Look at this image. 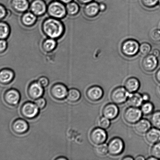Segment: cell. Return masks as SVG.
<instances>
[{
	"label": "cell",
	"mask_w": 160,
	"mask_h": 160,
	"mask_svg": "<svg viewBox=\"0 0 160 160\" xmlns=\"http://www.w3.org/2000/svg\"><path fill=\"white\" fill-rule=\"evenodd\" d=\"M150 38L155 42H160V29L153 30L150 32Z\"/></svg>",
	"instance_id": "d590c367"
},
{
	"label": "cell",
	"mask_w": 160,
	"mask_h": 160,
	"mask_svg": "<svg viewBox=\"0 0 160 160\" xmlns=\"http://www.w3.org/2000/svg\"><path fill=\"white\" fill-rule=\"evenodd\" d=\"M11 8L18 13H24L29 8L30 4L28 0H12Z\"/></svg>",
	"instance_id": "ac0fdd59"
},
{
	"label": "cell",
	"mask_w": 160,
	"mask_h": 160,
	"mask_svg": "<svg viewBox=\"0 0 160 160\" xmlns=\"http://www.w3.org/2000/svg\"><path fill=\"white\" fill-rule=\"evenodd\" d=\"M152 125L150 121L146 119H141L135 124L134 129L139 134H146L151 128Z\"/></svg>",
	"instance_id": "d6986e66"
},
{
	"label": "cell",
	"mask_w": 160,
	"mask_h": 160,
	"mask_svg": "<svg viewBox=\"0 0 160 160\" xmlns=\"http://www.w3.org/2000/svg\"><path fill=\"white\" fill-rule=\"evenodd\" d=\"M152 54L158 58L160 55V51L159 49H155L153 50Z\"/></svg>",
	"instance_id": "ee69618b"
},
{
	"label": "cell",
	"mask_w": 160,
	"mask_h": 160,
	"mask_svg": "<svg viewBox=\"0 0 160 160\" xmlns=\"http://www.w3.org/2000/svg\"><path fill=\"white\" fill-rule=\"evenodd\" d=\"M12 129L15 134H25L29 130V125L26 120L21 118L16 119L12 124Z\"/></svg>",
	"instance_id": "2e32d148"
},
{
	"label": "cell",
	"mask_w": 160,
	"mask_h": 160,
	"mask_svg": "<svg viewBox=\"0 0 160 160\" xmlns=\"http://www.w3.org/2000/svg\"><path fill=\"white\" fill-rule=\"evenodd\" d=\"M56 160H67L68 159H67V158H65V157H60L56 158V159H55Z\"/></svg>",
	"instance_id": "681fc988"
},
{
	"label": "cell",
	"mask_w": 160,
	"mask_h": 160,
	"mask_svg": "<svg viewBox=\"0 0 160 160\" xmlns=\"http://www.w3.org/2000/svg\"><path fill=\"white\" fill-rule=\"evenodd\" d=\"M124 87L130 93L136 92L140 87V81L137 78H130L125 81Z\"/></svg>",
	"instance_id": "44dd1931"
},
{
	"label": "cell",
	"mask_w": 160,
	"mask_h": 160,
	"mask_svg": "<svg viewBox=\"0 0 160 160\" xmlns=\"http://www.w3.org/2000/svg\"><path fill=\"white\" fill-rule=\"evenodd\" d=\"M15 73L12 70L4 68L0 70V82L3 84H8L13 81Z\"/></svg>",
	"instance_id": "603a6c76"
},
{
	"label": "cell",
	"mask_w": 160,
	"mask_h": 160,
	"mask_svg": "<svg viewBox=\"0 0 160 160\" xmlns=\"http://www.w3.org/2000/svg\"><path fill=\"white\" fill-rule=\"evenodd\" d=\"M21 115L28 119L35 118L38 116L39 108L35 103L27 102L23 103L20 109Z\"/></svg>",
	"instance_id": "8992f818"
},
{
	"label": "cell",
	"mask_w": 160,
	"mask_h": 160,
	"mask_svg": "<svg viewBox=\"0 0 160 160\" xmlns=\"http://www.w3.org/2000/svg\"><path fill=\"white\" fill-rule=\"evenodd\" d=\"M127 101L130 106L137 108L142 106L144 102L142 94L137 92L130 93Z\"/></svg>",
	"instance_id": "7402d4cb"
},
{
	"label": "cell",
	"mask_w": 160,
	"mask_h": 160,
	"mask_svg": "<svg viewBox=\"0 0 160 160\" xmlns=\"http://www.w3.org/2000/svg\"><path fill=\"white\" fill-rule=\"evenodd\" d=\"M134 159V158H133L132 157L130 156H125L122 159V160H133Z\"/></svg>",
	"instance_id": "7dc6e473"
},
{
	"label": "cell",
	"mask_w": 160,
	"mask_h": 160,
	"mask_svg": "<svg viewBox=\"0 0 160 160\" xmlns=\"http://www.w3.org/2000/svg\"><path fill=\"white\" fill-rule=\"evenodd\" d=\"M107 145L109 153L113 156H120L125 149L124 142L120 138H113L110 141Z\"/></svg>",
	"instance_id": "5b68a950"
},
{
	"label": "cell",
	"mask_w": 160,
	"mask_h": 160,
	"mask_svg": "<svg viewBox=\"0 0 160 160\" xmlns=\"http://www.w3.org/2000/svg\"><path fill=\"white\" fill-rule=\"evenodd\" d=\"M141 107V110L142 114L146 116L152 114L154 111V105L149 101L145 102Z\"/></svg>",
	"instance_id": "f1b7e54d"
},
{
	"label": "cell",
	"mask_w": 160,
	"mask_h": 160,
	"mask_svg": "<svg viewBox=\"0 0 160 160\" xmlns=\"http://www.w3.org/2000/svg\"><path fill=\"white\" fill-rule=\"evenodd\" d=\"M100 12L98 3L93 1L85 4L83 9L84 15L89 18L96 17Z\"/></svg>",
	"instance_id": "e0dca14e"
},
{
	"label": "cell",
	"mask_w": 160,
	"mask_h": 160,
	"mask_svg": "<svg viewBox=\"0 0 160 160\" xmlns=\"http://www.w3.org/2000/svg\"><path fill=\"white\" fill-rule=\"evenodd\" d=\"M95 152L98 156L100 157L106 156L109 153L108 145L105 143L97 145L95 147Z\"/></svg>",
	"instance_id": "4dcf8cb0"
},
{
	"label": "cell",
	"mask_w": 160,
	"mask_h": 160,
	"mask_svg": "<svg viewBox=\"0 0 160 160\" xmlns=\"http://www.w3.org/2000/svg\"><path fill=\"white\" fill-rule=\"evenodd\" d=\"M37 82L43 88L46 87L49 84V81L48 79L45 77H42L39 78Z\"/></svg>",
	"instance_id": "ab89813d"
},
{
	"label": "cell",
	"mask_w": 160,
	"mask_h": 160,
	"mask_svg": "<svg viewBox=\"0 0 160 160\" xmlns=\"http://www.w3.org/2000/svg\"><path fill=\"white\" fill-rule=\"evenodd\" d=\"M86 94L87 98L90 101L97 102L102 98L104 95V91L99 86H93L87 89Z\"/></svg>",
	"instance_id": "4fadbf2b"
},
{
	"label": "cell",
	"mask_w": 160,
	"mask_h": 160,
	"mask_svg": "<svg viewBox=\"0 0 160 160\" xmlns=\"http://www.w3.org/2000/svg\"><path fill=\"white\" fill-rule=\"evenodd\" d=\"M158 93H159V95L160 97V86H159V88H158Z\"/></svg>",
	"instance_id": "816d5d0a"
},
{
	"label": "cell",
	"mask_w": 160,
	"mask_h": 160,
	"mask_svg": "<svg viewBox=\"0 0 160 160\" xmlns=\"http://www.w3.org/2000/svg\"><path fill=\"white\" fill-rule=\"evenodd\" d=\"M100 12H103L106 9V6L105 3H101L99 4Z\"/></svg>",
	"instance_id": "60d3db41"
},
{
	"label": "cell",
	"mask_w": 160,
	"mask_h": 160,
	"mask_svg": "<svg viewBox=\"0 0 160 160\" xmlns=\"http://www.w3.org/2000/svg\"><path fill=\"white\" fill-rule=\"evenodd\" d=\"M42 28L45 35L55 40L62 37L65 32L63 23L59 19L51 17L44 20Z\"/></svg>",
	"instance_id": "6da1fadb"
},
{
	"label": "cell",
	"mask_w": 160,
	"mask_h": 160,
	"mask_svg": "<svg viewBox=\"0 0 160 160\" xmlns=\"http://www.w3.org/2000/svg\"><path fill=\"white\" fill-rule=\"evenodd\" d=\"M57 45L55 39L48 38L43 42L42 47L44 51L45 52H50L55 49Z\"/></svg>",
	"instance_id": "d4e9b609"
},
{
	"label": "cell",
	"mask_w": 160,
	"mask_h": 160,
	"mask_svg": "<svg viewBox=\"0 0 160 160\" xmlns=\"http://www.w3.org/2000/svg\"><path fill=\"white\" fill-rule=\"evenodd\" d=\"M37 20V16L31 12H25L21 18L22 24L27 27L34 26Z\"/></svg>",
	"instance_id": "cb8c5ba5"
},
{
	"label": "cell",
	"mask_w": 160,
	"mask_h": 160,
	"mask_svg": "<svg viewBox=\"0 0 160 160\" xmlns=\"http://www.w3.org/2000/svg\"><path fill=\"white\" fill-rule=\"evenodd\" d=\"M135 160H145V158H144V157L142 156H139L136 157L135 159H134Z\"/></svg>",
	"instance_id": "c3c4849f"
},
{
	"label": "cell",
	"mask_w": 160,
	"mask_h": 160,
	"mask_svg": "<svg viewBox=\"0 0 160 160\" xmlns=\"http://www.w3.org/2000/svg\"><path fill=\"white\" fill-rule=\"evenodd\" d=\"M152 156L160 160V142L153 145L151 149Z\"/></svg>",
	"instance_id": "836d02e7"
},
{
	"label": "cell",
	"mask_w": 160,
	"mask_h": 160,
	"mask_svg": "<svg viewBox=\"0 0 160 160\" xmlns=\"http://www.w3.org/2000/svg\"><path fill=\"white\" fill-rule=\"evenodd\" d=\"M8 14L6 7L3 4H0V21L5 18Z\"/></svg>",
	"instance_id": "74e56055"
},
{
	"label": "cell",
	"mask_w": 160,
	"mask_h": 160,
	"mask_svg": "<svg viewBox=\"0 0 160 160\" xmlns=\"http://www.w3.org/2000/svg\"><path fill=\"white\" fill-rule=\"evenodd\" d=\"M141 1L145 7L151 8L157 5L159 0H141Z\"/></svg>",
	"instance_id": "e575fe53"
},
{
	"label": "cell",
	"mask_w": 160,
	"mask_h": 160,
	"mask_svg": "<svg viewBox=\"0 0 160 160\" xmlns=\"http://www.w3.org/2000/svg\"><path fill=\"white\" fill-rule=\"evenodd\" d=\"M78 2L82 4H86L93 1V0H77Z\"/></svg>",
	"instance_id": "f6af8a7d"
},
{
	"label": "cell",
	"mask_w": 160,
	"mask_h": 160,
	"mask_svg": "<svg viewBox=\"0 0 160 160\" xmlns=\"http://www.w3.org/2000/svg\"><path fill=\"white\" fill-rule=\"evenodd\" d=\"M10 27L6 22L0 21V39L6 40L10 35Z\"/></svg>",
	"instance_id": "484cf974"
},
{
	"label": "cell",
	"mask_w": 160,
	"mask_h": 160,
	"mask_svg": "<svg viewBox=\"0 0 160 160\" xmlns=\"http://www.w3.org/2000/svg\"><path fill=\"white\" fill-rule=\"evenodd\" d=\"M47 8L48 6L44 0H34L29 6L30 12L37 17L44 15L47 12Z\"/></svg>",
	"instance_id": "7c38bea8"
},
{
	"label": "cell",
	"mask_w": 160,
	"mask_h": 160,
	"mask_svg": "<svg viewBox=\"0 0 160 160\" xmlns=\"http://www.w3.org/2000/svg\"><path fill=\"white\" fill-rule=\"evenodd\" d=\"M130 93L125 87L119 86L114 88L111 92V99L113 103L121 105L127 101Z\"/></svg>",
	"instance_id": "277c9868"
},
{
	"label": "cell",
	"mask_w": 160,
	"mask_h": 160,
	"mask_svg": "<svg viewBox=\"0 0 160 160\" xmlns=\"http://www.w3.org/2000/svg\"><path fill=\"white\" fill-rule=\"evenodd\" d=\"M142 115L141 109L130 106L125 111L123 118L126 123L135 124L142 119Z\"/></svg>",
	"instance_id": "52a82bcc"
},
{
	"label": "cell",
	"mask_w": 160,
	"mask_h": 160,
	"mask_svg": "<svg viewBox=\"0 0 160 160\" xmlns=\"http://www.w3.org/2000/svg\"><path fill=\"white\" fill-rule=\"evenodd\" d=\"M150 122L154 128L160 130V111L153 112L150 118Z\"/></svg>",
	"instance_id": "f546056e"
},
{
	"label": "cell",
	"mask_w": 160,
	"mask_h": 160,
	"mask_svg": "<svg viewBox=\"0 0 160 160\" xmlns=\"http://www.w3.org/2000/svg\"><path fill=\"white\" fill-rule=\"evenodd\" d=\"M8 43L6 40L0 39V54H3L7 49Z\"/></svg>",
	"instance_id": "f35d334b"
},
{
	"label": "cell",
	"mask_w": 160,
	"mask_h": 160,
	"mask_svg": "<svg viewBox=\"0 0 160 160\" xmlns=\"http://www.w3.org/2000/svg\"><path fill=\"white\" fill-rule=\"evenodd\" d=\"M35 103L39 109H43L46 106V101L45 98L41 97L35 100Z\"/></svg>",
	"instance_id": "8d00e7d4"
},
{
	"label": "cell",
	"mask_w": 160,
	"mask_h": 160,
	"mask_svg": "<svg viewBox=\"0 0 160 160\" xmlns=\"http://www.w3.org/2000/svg\"><path fill=\"white\" fill-rule=\"evenodd\" d=\"M60 2L64 3V4H67L68 3L71 2L73 0H58Z\"/></svg>",
	"instance_id": "bcb514c9"
},
{
	"label": "cell",
	"mask_w": 160,
	"mask_h": 160,
	"mask_svg": "<svg viewBox=\"0 0 160 160\" xmlns=\"http://www.w3.org/2000/svg\"><path fill=\"white\" fill-rule=\"evenodd\" d=\"M159 65L157 58L152 54L146 56L142 61V67L143 70L148 72H151L156 69Z\"/></svg>",
	"instance_id": "30bf717a"
},
{
	"label": "cell",
	"mask_w": 160,
	"mask_h": 160,
	"mask_svg": "<svg viewBox=\"0 0 160 160\" xmlns=\"http://www.w3.org/2000/svg\"><path fill=\"white\" fill-rule=\"evenodd\" d=\"M145 138L150 144L154 145L160 142V130L156 128H151L146 133Z\"/></svg>",
	"instance_id": "ffe728a7"
},
{
	"label": "cell",
	"mask_w": 160,
	"mask_h": 160,
	"mask_svg": "<svg viewBox=\"0 0 160 160\" xmlns=\"http://www.w3.org/2000/svg\"><path fill=\"white\" fill-rule=\"evenodd\" d=\"M68 91L66 86L62 83H56L51 86L50 93L56 100H62L66 98Z\"/></svg>",
	"instance_id": "9c48e42d"
},
{
	"label": "cell",
	"mask_w": 160,
	"mask_h": 160,
	"mask_svg": "<svg viewBox=\"0 0 160 160\" xmlns=\"http://www.w3.org/2000/svg\"><path fill=\"white\" fill-rule=\"evenodd\" d=\"M107 133L106 130L99 128H94L91 131L90 139L92 143L97 145L105 143L107 140Z\"/></svg>",
	"instance_id": "ba28073f"
},
{
	"label": "cell",
	"mask_w": 160,
	"mask_h": 160,
	"mask_svg": "<svg viewBox=\"0 0 160 160\" xmlns=\"http://www.w3.org/2000/svg\"><path fill=\"white\" fill-rule=\"evenodd\" d=\"M120 110L117 104L114 103H107L105 105L102 110L103 117L110 120H114L118 117Z\"/></svg>",
	"instance_id": "5bb4252c"
},
{
	"label": "cell",
	"mask_w": 160,
	"mask_h": 160,
	"mask_svg": "<svg viewBox=\"0 0 160 160\" xmlns=\"http://www.w3.org/2000/svg\"><path fill=\"white\" fill-rule=\"evenodd\" d=\"M27 92L30 98L36 100L43 96L44 93V88L37 81L33 82L28 86Z\"/></svg>",
	"instance_id": "8fae6325"
},
{
	"label": "cell",
	"mask_w": 160,
	"mask_h": 160,
	"mask_svg": "<svg viewBox=\"0 0 160 160\" xmlns=\"http://www.w3.org/2000/svg\"><path fill=\"white\" fill-rule=\"evenodd\" d=\"M20 94L17 89H11L6 92L4 95V100L8 104L15 106L18 104L20 100Z\"/></svg>",
	"instance_id": "9a60e30c"
},
{
	"label": "cell",
	"mask_w": 160,
	"mask_h": 160,
	"mask_svg": "<svg viewBox=\"0 0 160 160\" xmlns=\"http://www.w3.org/2000/svg\"><path fill=\"white\" fill-rule=\"evenodd\" d=\"M140 44L137 40L128 39L122 43L121 50L124 55L127 57H133L139 52Z\"/></svg>",
	"instance_id": "3957f363"
},
{
	"label": "cell",
	"mask_w": 160,
	"mask_h": 160,
	"mask_svg": "<svg viewBox=\"0 0 160 160\" xmlns=\"http://www.w3.org/2000/svg\"><path fill=\"white\" fill-rule=\"evenodd\" d=\"M155 78L157 81L160 84V68L157 71L155 74Z\"/></svg>",
	"instance_id": "7bdbcfd3"
},
{
	"label": "cell",
	"mask_w": 160,
	"mask_h": 160,
	"mask_svg": "<svg viewBox=\"0 0 160 160\" xmlns=\"http://www.w3.org/2000/svg\"><path fill=\"white\" fill-rule=\"evenodd\" d=\"M147 159L149 160H158L157 159V158L154 157L152 156L151 157H149L148 158H147Z\"/></svg>",
	"instance_id": "f907efd6"
},
{
	"label": "cell",
	"mask_w": 160,
	"mask_h": 160,
	"mask_svg": "<svg viewBox=\"0 0 160 160\" xmlns=\"http://www.w3.org/2000/svg\"><path fill=\"white\" fill-rule=\"evenodd\" d=\"M67 13L70 16H75L79 13L80 8L77 3L71 2L66 4Z\"/></svg>",
	"instance_id": "83f0119b"
},
{
	"label": "cell",
	"mask_w": 160,
	"mask_h": 160,
	"mask_svg": "<svg viewBox=\"0 0 160 160\" xmlns=\"http://www.w3.org/2000/svg\"><path fill=\"white\" fill-rule=\"evenodd\" d=\"M81 97V92L78 89L72 88L68 91L67 98L69 102L75 103L79 101Z\"/></svg>",
	"instance_id": "4316f807"
},
{
	"label": "cell",
	"mask_w": 160,
	"mask_h": 160,
	"mask_svg": "<svg viewBox=\"0 0 160 160\" xmlns=\"http://www.w3.org/2000/svg\"><path fill=\"white\" fill-rule=\"evenodd\" d=\"M152 46L150 43L143 42L139 46V52L144 56L149 54L152 50Z\"/></svg>",
	"instance_id": "d6a6232c"
},
{
	"label": "cell",
	"mask_w": 160,
	"mask_h": 160,
	"mask_svg": "<svg viewBox=\"0 0 160 160\" xmlns=\"http://www.w3.org/2000/svg\"><path fill=\"white\" fill-rule=\"evenodd\" d=\"M111 120L104 117H100L97 122V125L99 128L106 130L110 127Z\"/></svg>",
	"instance_id": "1f68e13d"
},
{
	"label": "cell",
	"mask_w": 160,
	"mask_h": 160,
	"mask_svg": "<svg viewBox=\"0 0 160 160\" xmlns=\"http://www.w3.org/2000/svg\"><path fill=\"white\" fill-rule=\"evenodd\" d=\"M159 6H160V0H159V1H158V4Z\"/></svg>",
	"instance_id": "f5cc1de1"
},
{
	"label": "cell",
	"mask_w": 160,
	"mask_h": 160,
	"mask_svg": "<svg viewBox=\"0 0 160 160\" xmlns=\"http://www.w3.org/2000/svg\"><path fill=\"white\" fill-rule=\"evenodd\" d=\"M47 12L50 17L59 20L64 18L67 14L65 5L58 0L49 4Z\"/></svg>",
	"instance_id": "7a4b0ae2"
},
{
	"label": "cell",
	"mask_w": 160,
	"mask_h": 160,
	"mask_svg": "<svg viewBox=\"0 0 160 160\" xmlns=\"http://www.w3.org/2000/svg\"><path fill=\"white\" fill-rule=\"evenodd\" d=\"M142 99L144 102L149 101L150 99V95L147 93H144L142 95Z\"/></svg>",
	"instance_id": "b9f144b4"
}]
</instances>
